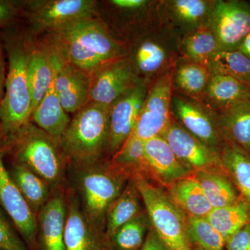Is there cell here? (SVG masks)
Instances as JSON below:
<instances>
[{
    "label": "cell",
    "mask_w": 250,
    "mask_h": 250,
    "mask_svg": "<svg viewBox=\"0 0 250 250\" xmlns=\"http://www.w3.org/2000/svg\"><path fill=\"white\" fill-rule=\"evenodd\" d=\"M49 36L64 60L89 75L99 67L127 56L126 45L97 16Z\"/></svg>",
    "instance_id": "1"
},
{
    "label": "cell",
    "mask_w": 250,
    "mask_h": 250,
    "mask_svg": "<svg viewBox=\"0 0 250 250\" xmlns=\"http://www.w3.org/2000/svg\"><path fill=\"white\" fill-rule=\"evenodd\" d=\"M33 35L13 36L6 41L9 68L0 104V129L11 137L31 121L32 99L27 78Z\"/></svg>",
    "instance_id": "2"
},
{
    "label": "cell",
    "mask_w": 250,
    "mask_h": 250,
    "mask_svg": "<svg viewBox=\"0 0 250 250\" xmlns=\"http://www.w3.org/2000/svg\"><path fill=\"white\" fill-rule=\"evenodd\" d=\"M109 106L88 103L74 113L61 146L76 168L102 162L107 154Z\"/></svg>",
    "instance_id": "3"
},
{
    "label": "cell",
    "mask_w": 250,
    "mask_h": 250,
    "mask_svg": "<svg viewBox=\"0 0 250 250\" xmlns=\"http://www.w3.org/2000/svg\"><path fill=\"white\" fill-rule=\"evenodd\" d=\"M17 162L55 188L63 176L67 160L61 143L29 122L9 139Z\"/></svg>",
    "instance_id": "4"
},
{
    "label": "cell",
    "mask_w": 250,
    "mask_h": 250,
    "mask_svg": "<svg viewBox=\"0 0 250 250\" xmlns=\"http://www.w3.org/2000/svg\"><path fill=\"white\" fill-rule=\"evenodd\" d=\"M126 48L135 76L149 87L173 70L181 57L177 39L159 23L130 41Z\"/></svg>",
    "instance_id": "5"
},
{
    "label": "cell",
    "mask_w": 250,
    "mask_h": 250,
    "mask_svg": "<svg viewBox=\"0 0 250 250\" xmlns=\"http://www.w3.org/2000/svg\"><path fill=\"white\" fill-rule=\"evenodd\" d=\"M77 169L80 170L78 187L82 210L92 225L104 233L108 207L121 195L130 177L110 162L102 161Z\"/></svg>",
    "instance_id": "6"
},
{
    "label": "cell",
    "mask_w": 250,
    "mask_h": 250,
    "mask_svg": "<svg viewBox=\"0 0 250 250\" xmlns=\"http://www.w3.org/2000/svg\"><path fill=\"white\" fill-rule=\"evenodd\" d=\"M139 188L151 228L169 250H194L187 233V215L167 191L149 179H134Z\"/></svg>",
    "instance_id": "7"
},
{
    "label": "cell",
    "mask_w": 250,
    "mask_h": 250,
    "mask_svg": "<svg viewBox=\"0 0 250 250\" xmlns=\"http://www.w3.org/2000/svg\"><path fill=\"white\" fill-rule=\"evenodd\" d=\"M95 0H28L21 2L33 34L53 35L96 16Z\"/></svg>",
    "instance_id": "8"
},
{
    "label": "cell",
    "mask_w": 250,
    "mask_h": 250,
    "mask_svg": "<svg viewBox=\"0 0 250 250\" xmlns=\"http://www.w3.org/2000/svg\"><path fill=\"white\" fill-rule=\"evenodd\" d=\"M158 0L98 1L96 16L125 45L159 23Z\"/></svg>",
    "instance_id": "9"
},
{
    "label": "cell",
    "mask_w": 250,
    "mask_h": 250,
    "mask_svg": "<svg viewBox=\"0 0 250 250\" xmlns=\"http://www.w3.org/2000/svg\"><path fill=\"white\" fill-rule=\"evenodd\" d=\"M171 113L174 121L188 132L220 154L225 140L214 111L202 102L173 93Z\"/></svg>",
    "instance_id": "10"
},
{
    "label": "cell",
    "mask_w": 250,
    "mask_h": 250,
    "mask_svg": "<svg viewBox=\"0 0 250 250\" xmlns=\"http://www.w3.org/2000/svg\"><path fill=\"white\" fill-rule=\"evenodd\" d=\"M172 72H167L149 85L137 123L131 134L147 141L162 136L172 121Z\"/></svg>",
    "instance_id": "11"
},
{
    "label": "cell",
    "mask_w": 250,
    "mask_h": 250,
    "mask_svg": "<svg viewBox=\"0 0 250 250\" xmlns=\"http://www.w3.org/2000/svg\"><path fill=\"white\" fill-rule=\"evenodd\" d=\"M209 25L219 50H237L250 32V3L243 0H215Z\"/></svg>",
    "instance_id": "12"
},
{
    "label": "cell",
    "mask_w": 250,
    "mask_h": 250,
    "mask_svg": "<svg viewBox=\"0 0 250 250\" xmlns=\"http://www.w3.org/2000/svg\"><path fill=\"white\" fill-rule=\"evenodd\" d=\"M215 1L158 0V21L179 40L209 24Z\"/></svg>",
    "instance_id": "13"
},
{
    "label": "cell",
    "mask_w": 250,
    "mask_h": 250,
    "mask_svg": "<svg viewBox=\"0 0 250 250\" xmlns=\"http://www.w3.org/2000/svg\"><path fill=\"white\" fill-rule=\"evenodd\" d=\"M149 86L139 82L109 106V134L107 148L110 159L123 147L135 127Z\"/></svg>",
    "instance_id": "14"
},
{
    "label": "cell",
    "mask_w": 250,
    "mask_h": 250,
    "mask_svg": "<svg viewBox=\"0 0 250 250\" xmlns=\"http://www.w3.org/2000/svg\"><path fill=\"white\" fill-rule=\"evenodd\" d=\"M90 76L89 103L106 106L139 82L127 56L99 67Z\"/></svg>",
    "instance_id": "15"
},
{
    "label": "cell",
    "mask_w": 250,
    "mask_h": 250,
    "mask_svg": "<svg viewBox=\"0 0 250 250\" xmlns=\"http://www.w3.org/2000/svg\"><path fill=\"white\" fill-rule=\"evenodd\" d=\"M3 154L0 152V207L28 246L34 248L38 234L37 216L6 170Z\"/></svg>",
    "instance_id": "16"
},
{
    "label": "cell",
    "mask_w": 250,
    "mask_h": 250,
    "mask_svg": "<svg viewBox=\"0 0 250 250\" xmlns=\"http://www.w3.org/2000/svg\"><path fill=\"white\" fill-rule=\"evenodd\" d=\"M54 49V88L63 109L74 114L89 103L90 76L64 60Z\"/></svg>",
    "instance_id": "17"
},
{
    "label": "cell",
    "mask_w": 250,
    "mask_h": 250,
    "mask_svg": "<svg viewBox=\"0 0 250 250\" xmlns=\"http://www.w3.org/2000/svg\"><path fill=\"white\" fill-rule=\"evenodd\" d=\"M162 136L179 160L194 172L221 166L220 154L188 132L173 118Z\"/></svg>",
    "instance_id": "18"
},
{
    "label": "cell",
    "mask_w": 250,
    "mask_h": 250,
    "mask_svg": "<svg viewBox=\"0 0 250 250\" xmlns=\"http://www.w3.org/2000/svg\"><path fill=\"white\" fill-rule=\"evenodd\" d=\"M65 200V250H108L104 233L86 218L74 193L68 192Z\"/></svg>",
    "instance_id": "19"
},
{
    "label": "cell",
    "mask_w": 250,
    "mask_h": 250,
    "mask_svg": "<svg viewBox=\"0 0 250 250\" xmlns=\"http://www.w3.org/2000/svg\"><path fill=\"white\" fill-rule=\"evenodd\" d=\"M145 156L149 177L164 187L194 174L193 171L174 154L163 136L145 141Z\"/></svg>",
    "instance_id": "20"
},
{
    "label": "cell",
    "mask_w": 250,
    "mask_h": 250,
    "mask_svg": "<svg viewBox=\"0 0 250 250\" xmlns=\"http://www.w3.org/2000/svg\"><path fill=\"white\" fill-rule=\"evenodd\" d=\"M33 41L27 68V78L32 99V112L45 96L55 73V49L49 36Z\"/></svg>",
    "instance_id": "21"
},
{
    "label": "cell",
    "mask_w": 250,
    "mask_h": 250,
    "mask_svg": "<svg viewBox=\"0 0 250 250\" xmlns=\"http://www.w3.org/2000/svg\"><path fill=\"white\" fill-rule=\"evenodd\" d=\"M66 200L62 192H54L37 214L41 250H65Z\"/></svg>",
    "instance_id": "22"
},
{
    "label": "cell",
    "mask_w": 250,
    "mask_h": 250,
    "mask_svg": "<svg viewBox=\"0 0 250 250\" xmlns=\"http://www.w3.org/2000/svg\"><path fill=\"white\" fill-rule=\"evenodd\" d=\"M210 75L207 65L180 57L172 72V91L185 98L203 102Z\"/></svg>",
    "instance_id": "23"
},
{
    "label": "cell",
    "mask_w": 250,
    "mask_h": 250,
    "mask_svg": "<svg viewBox=\"0 0 250 250\" xmlns=\"http://www.w3.org/2000/svg\"><path fill=\"white\" fill-rule=\"evenodd\" d=\"M249 99L248 85L230 77L211 74L202 103L219 113Z\"/></svg>",
    "instance_id": "24"
},
{
    "label": "cell",
    "mask_w": 250,
    "mask_h": 250,
    "mask_svg": "<svg viewBox=\"0 0 250 250\" xmlns=\"http://www.w3.org/2000/svg\"><path fill=\"white\" fill-rule=\"evenodd\" d=\"M54 80L45 96L33 111L30 121L60 142L71 118L59 101Z\"/></svg>",
    "instance_id": "25"
},
{
    "label": "cell",
    "mask_w": 250,
    "mask_h": 250,
    "mask_svg": "<svg viewBox=\"0 0 250 250\" xmlns=\"http://www.w3.org/2000/svg\"><path fill=\"white\" fill-rule=\"evenodd\" d=\"M194 177L213 208L233 205L241 200L238 189L221 166L196 171Z\"/></svg>",
    "instance_id": "26"
},
{
    "label": "cell",
    "mask_w": 250,
    "mask_h": 250,
    "mask_svg": "<svg viewBox=\"0 0 250 250\" xmlns=\"http://www.w3.org/2000/svg\"><path fill=\"white\" fill-rule=\"evenodd\" d=\"M142 197L134 179H130L124 190L108 207L105 219V240L125 224L142 213Z\"/></svg>",
    "instance_id": "27"
},
{
    "label": "cell",
    "mask_w": 250,
    "mask_h": 250,
    "mask_svg": "<svg viewBox=\"0 0 250 250\" xmlns=\"http://www.w3.org/2000/svg\"><path fill=\"white\" fill-rule=\"evenodd\" d=\"M216 113L225 141L250 155V99Z\"/></svg>",
    "instance_id": "28"
},
{
    "label": "cell",
    "mask_w": 250,
    "mask_h": 250,
    "mask_svg": "<svg viewBox=\"0 0 250 250\" xmlns=\"http://www.w3.org/2000/svg\"><path fill=\"white\" fill-rule=\"evenodd\" d=\"M166 188L172 201L187 215L207 217L213 208L194 174Z\"/></svg>",
    "instance_id": "29"
},
{
    "label": "cell",
    "mask_w": 250,
    "mask_h": 250,
    "mask_svg": "<svg viewBox=\"0 0 250 250\" xmlns=\"http://www.w3.org/2000/svg\"><path fill=\"white\" fill-rule=\"evenodd\" d=\"M222 167L228 173L243 200L250 205V155L225 141L220 152Z\"/></svg>",
    "instance_id": "30"
},
{
    "label": "cell",
    "mask_w": 250,
    "mask_h": 250,
    "mask_svg": "<svg viewBox=\"0 0 250 250\" xmlns=\"http://www.w3.org/2000/svg\"><path fill=\"white\" fill-rule=\"evenodd\" d=\"M11 178L37 216L50 197V188L43 179L25 166L16 163L9 172Z\"/></svg>",
    "instance_id": "31"
},
{
    "label": "cell",
    "mask_w": 250,
    "mask_h": 250,
    "mask_svg": "<svg viewBox=\"0 0 250 250\" xmlns=\"http://www.w3.org/2000/svg\"><path fill=\"white\" fill-rule=\"evenodd\" d=\"M112 166L129 176L130 179H149L147 163L145 156V141L134 134L124 143L120 150L109 161Z\"/></svg>",
    "instance_id": "32"
},
{
    "label": "cell",
    "mask_w": 250,
    "mask_h": 250,
    "mask_svg": "<svg viewBox=\"0 0 250 250\" xmlns=\"http://www.w3.org/2000/svg\"><path fill=\"white\" fill-rule=\"evenodd\" d=\"M177 41L182 58L206 65L210 57L219 50L218 42L209 24L202 26Z\"/></svg>",
    "instance_id": "33"
},
{
    "label": "cell",
    "mask_w": 250,
    "mask_h": 250,
    "mask_svg": "<svg viewBox=\"0 0 250 250\" xmlns=\"http://www.w3.org/2000/svg\"><path fill=\"white\" fill-rule=\"evenodd\" d=\"M206 218L226 241L250 224V205L241 200L233 205L213 208Z\"/></svg>",
    "instance_id": "34"
},
{
    "label": "cell",
    "mask_w": 250,
    "mask_h": 250,
    "mask_svg": "<svg viewBox=\"0 0 250 250\" xmlns=\"http://www.w3.org/2000/svg\"><path fill=\"white\" fill-rule=\"evenodd\" d=\"M210 73L235 79L250 84V59L238 50H218L207 63Z\"/></svg>",
    "instance_id": "35"
},
{
    "label": "cell",
    "mask_w": 250,
    "mask_h": 250,
    "mask_svg": "<svg viewBox=\"0 0 250 250\" xmlns=\"http://www.w3.org/2000/svg\"><path fill=\"white\" fill-rule=\"evenodd\" d=\"M146 212L125 224L106 240L108 250H140L142 248L149 229Z\"/></svg>",
    "instance_id": "36"
},
{
    "label": "cell",
    "mask_w": 250,
    "mask_h": 250,
    "mask_svg": "<svg viewBox=\"0 0 250 250\" xmlns=\"http://www.w3.org/2000/svg\"><path fill=\"white\" fill-rule=\"evenodd\" d=\"M187 233L192 245L202 250H223L225 238L206 217L187 215Z\"/></svg>",
    "instance_id": "37"
},
{
    "label": "cell",
    "mask_w": 250,
    "mask_h": 250,
    "mask_svg": "<svg viewBox=\"0 0 250 250\" xmlns=\"http://www.w3.org/2000/svg\"><path fill=\"white\" fill-rule=\"evenodd\" d=\"M0 207V250H28Z\"/></svg>",
    "instance_id": "38"
},
{
    "label": "cell",
    "mask_w": 250,
    "mask_h": 250,
    "mask_svg": "<svg viewBox=\"0 0 250 250\" xmlns=\"http://www.w3.org/2000/svg\"><path fill=\"white\" fill-rule=\"evenodd\" d=\"M225 247L228 250H250V224L228 238Z\"/></svg>",
    "instance_id": "39"
},
{
    "label": "cell",
    "mask_w": 250,
    "mask_h": 250,
    "mask_svg": "<svg viewBox=\"0 0 250 250\" xmlns=\"http://www.w3.org/2000/svg\"><path fill=\"white\" fill-rule=\"evenodd\" d=\"M19 5L14 1L0 0V25L14 21L18 14Z\"/></svg>",
    "instance_id": "40"
},
{
    "label": "cell",
    "mask_w": 250,
    "mask_h": 250,
    "mask_svg": "<svg viewBox=\"0 0 250 250\" xmlns=\"http://www.w3.org/2000/svg\"><path fill=\"white\" fill-rule=\"evenodd\" d=\"M140 250H169L152 228H149L146 240Z\"/></svg>",
    "instance_id": "41"
},
{
    "label": "cell",
    "mask_w": 250,
    "mask_h": 250,
    "mask_svg": "<svg viewBox=\"0 0 250 250\" xmlns=\"http://www.w3.org/2000/svg\"><path fill=\"white\" fill-rule=\"evenodd\" d=\"M5 80H6V75H5V65L4 57H3L2 49L0 45V104H1V100L4 97L5 88Z\"/></svg>",
    "instance_id": "42"
},
{
    "label": "cell",
    "mask_w": 250,
    "mask_h": 250,
    "mask_svg": "<svg viewBox=\"0 0 250 250\" xmlns=\"http://www.w3.org/2000/svg\"><path fill=\"white\" fill-rule=\"evenodd\" d=\"M237 50L240 51L250 59V32L243 40Z\"/></svg>",
    "instance_id": "43"
},
{
    "label": "cell",
    "mask_w": 250,
    "mask_h": 250,
    "mask_svg": "<svg viewBox=\"0 0 250 250\" xmlns=\"http://www.w3.org/2000/svg\"><path fill=\"white\" fill-rule=\"evenodd\" d=\"M194 250H202L200 249V248H195V249H194Z\"/></svg>",
    "instance_id": "44"
},
{
    "label": "cell",
    "mask_w": 250,
    "mask_h": 250,
    "mask_svg": "<svg viewBox=\"0 0 250 250\" xmlns=\"http://www.w3.org/2000/svg\"><path fill=\"white\" fill-rule=\"evenodd\" d=\"M248 86H249V87H250V84L249 85H248Z\"/></svg>",
    "instance_id": "45"
}]
</instances>
